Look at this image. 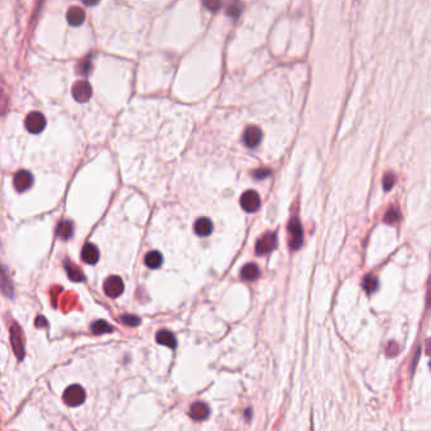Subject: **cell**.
<instances>
[{"label": "cell", "mask_w": 431, "mask_h": 431, "mask_svg": "<svg viewBox=\"0 0 431 431\" xmlns=\"http://www.w3.org/2000/svg\"><path fill=\"white\" fill-rule=\"evenodd\" d=\"M85 398H86L85 389L81 386H78V384L69 386L63 392V402L67 406H71V407H77V406L84 404Z\"/></svg>", "instance_id": "cell-1"}, {"label": "cell", "mask_w": 431, "mask_h": 431, "mask_svg": "<svg viewBox=\"0 0 431 431\" xmlns=\"http://www.w3.org/2000/svg\"><path fill=\"white\" fill-rule=\"evenodd\" d=\"M91 95H93V89L87 81H76L75 85L72 86V96L76 101L87 102L91 99Z\"/></svg>", "instance_id": "cell-2"}, {"label": "cell", "mask_w": 431, "mask_h": 431, "mask_svg": "<svg viewBox=\"0 0 431 431\" xmlns=\"http://www.w3.org/2000/svg\"><path fill=\"white\" fill-rule=\"evenodd\" d=\"M124 291V282L119 276H111L104 283V292L111 299H117Z\"/></svg>", "instance_id": "cell-3"}, {"label": "cell", "mask_w": 431, "mask_h": 431, "mask_svg": "<svg viewBox=\"0 0 431 431\" xmlns=\"http://www.w3.org/2000/svg\"><path fill=\"white\" fill-rule=\"evenodd\" d=\"M288 231H290V247L292 251H296L303 244V228L300 224L299 219L294 218L288 224Z\"/></svg>", "instance_id": "cell-4"}, {"label": "cell", "mask_w": 431, "mask_h": 431, "mask_svg": "<svg viewBox=\"0 0 431 431\" xmlns=\"http://www.w3.org/2000/svg\"><path fill=\"white\" fill-rule=\"evenodd\" d=\"M46 127V118L42 113L38 111H32L25 119V128L28 132L38 134L45 129Z\"/></svg>", "instance_id": "cell-5"}, {"label": "cell", "mask_w": 431, "mask_h": 431, "mask_svg": "<svg viewBox=\"0 0 431 431\" xmlns=\"http://www.w3.org/2000/svg\"><path fill=\"white\" fill-rule=\"evenodd\" d=\"M277 246V237L275 233H267L259 238L255 244V253L258 255H264L272 252Z\"/></svg>", "instance_id": "cell-6"}, {"label": "cell", "mask_w": 431, "mask_h": 431, "mask_svg": "<svg viewBox=\"0 0 431 431\" xmlns=\"http://www.w3.org/2000/svg\"><path fill=\"white\" fill-rule=\"evenodd\" d=\"M240 205L248 213H254L257 211L259 205H261V198L254 190H248L242 195L240 198Z\"/></svg>", "instance_id": "cell-7"}, {"label": "cell", "mask_w": 431, "mask_h": 431, "mask_svg": "<svg viewBox=\"0 0 431 431\" xmlns=\"http://www.w3.org/2000/svg\"><path fill=\"white\" fill-rule=\"evenodd\" d=\"M10 341H12L15 355L18 356L19 360H22L24 356L23 335H22L21 328L17 324H13L12 327H10Z\"/></svg>", "instance_id": "cell-8"}, {"label": "cell", "mask_w": 431, "mask_h": 431, "mask_svg": "<svg viewBox=\"0 0 431 431\" xmlns=\"http://www.w3.org/2000/svg\"><path fill=\"white\" fill-rule=\"evenodd\" d=\"M33 185V176L29 171L22 170L14 176V187L18 192L27 191Z\"/></svg>", "instance_id": "cell-9"}, {"label": "cell", "mask_w": 431, "mask_h": 431, "mask_svg": "<svg viewBox=\"0 0 431 431\" xmlns=\"http://www.w3.org/2000/svg\"><path fill=\"white\" fill-rule=\"evenodd\" d=\"M99 257H100V253L98 247L94 246L93 243H87V244H85V247L82 248V252H81V258H82V261H84L85 263L87 264L98 263Z\"/></svg>", "instance_id": "cell-10"}, {"label": "cell", "mask_w": 431, "mask_h": 431, "mask_svg": "<svg viewBox=\"0 0 431 431\" xmlns=\"http://www.w3.org/2000/svg\"><path fill=\"white\" fill-rule=\"evenodd\" d=\"M262 141V132L261 129L255 126H251L246 129V133H244V142L248 147L254 148L257 147L258 144L261 143Z\"/></svg>", "instance_id": "cell-11"}, {"label": "cell", "mask_w": 431, "mask_h": 431, "mask_svg": "<svg viewBox=\"0 0 431 431\" xmlns=\"http://www.w3.org/2000/svg\"><path fill=\"white\" fill-rule=\"evenodd\" d=\"M66 18L67 22H69L71 25H74V27H78V25H81V24L85 22L86 14H85L84 10L81 9V8H78V6H72V8H70L69 9V12H67Z\"/></svg>", "instance_id": "cell-12"}, {"label": "cell", "mask_w": 431, "mask_h": 431, "mask_svg": "<svg viewBox=\"0 0 431 431\" xmlns=\"http://www.w3.org/2000/svg\"><path fill=\"white\" fill-rule=\"evenodd\" d=\"M209 407L204 402H195L194 405L190 408V416L194 420H198V421H203V420H206L209 416Z\"/></svg>", "instance_id": "cell-13"}, {"label": "cell", "mask_w": 431, "mask_h": 431, "mask_svg": "<svg viewBox=\"0 0 431 431\" xmlns=\"http://www.w3.org/2000/svg\"><path fill=\"white\" fill-rule=\"evenodd\" d=\"M213 223L207 218H200L195 223V233L200 237H207L213 231Z\"/></svg>", "instance_id": "cell-14"}, {"label": "cell", "mask_w": 431, "mask_h": 431, "mask_svg": "<svg viewBox=\"0 0 431 431\" xmlns=\"http://www.w3.org/2000/svg\"><path fill=\"white\" fill-rule=\"evenodd\" d=\"M156 340L157 343H159V344L162 345H166V347L171 348V349H175L177 345L176 338H175L174 334L171 331H168V330H161V331L157 332Z\"/></svg>", "instance_id": "cell-15"}, {"label": "cell", "mask_w": 431, "mask_h": 431, "mask_svg": "<svg viewBox=\"0 0 431 431\" xmlns=\"http://www.w3.org/2000/svg\"><path fill=\"white\" fill-rule=\"evenodd\" d=\"M162 262H163V257H162L161 253L157 251L150 252V253L146 255V258H144V263H146V266L150 267V268H152V270L159 268L162 264Z\"/></svg>", "instance_id": "cell-16"}, {"label": "cell", "mask_w": 431, "mask_h": 431, "mask_svg": "<svg viewBox=\"0 0 431 431\" xmlns=\"http://www.w3.org/2000/svg\"><path fill=\"white\" fill-rule=\"evenodd\" d=\"M240 276H242V279H246V281H254V279H257L258 277H259V270H258L257 264L254 263L246 264V266L243 267Z\"/></svg>", "instance_id": "cell-17"}, {"label": "cell", "mask_w": 431, "mask_h": 431, "mask_svg": "<svg viewBox=\"0 0 431 431\" xmlns=\"http://www.w3.org/2000/svg\"><path fill=\"white\" fill-rule=\"evenodd\" d=\"M74 234V225L71 222H61L57 228V235L63 240H67Z\"/></svg>", "instance_id": "cell-18"}, {"label": "cell", "mask_w": 431, "mask_h": 431, "mask_svg": "<svg viewBox=\"0 0 431 431\" xmlns=\"http://www.w3.org/2000/svg\"><path fill=\"white\" fill-rule=\"evenodd\" d=\"M91 331L95 334V335H101V334H106V332L114 331V328L111 325H109L106 321L104 320H98L95 323H93L91 325Z\"/></svg>", "instance_id": "cell-19"}, {"label": "cell", "mask_w": 431, "mask_h": 431, "mask_svg": "<svg viewBox=\"0 0 431 431\" xmlns=\"http://www.w3.org/2000/svg\"><path fill=\"white\" fill-rule=\"evenodd\" d=\"M363 287L364 290L368 292V294H372V292H375L376 290L378 288V279L376 276L373 275H368L365 276L364 281H363Z\"/></svg>", "instance_id": "cell-20"}, {"label": "cell", "mask_w": 431, "mask_h": 431, "mask_svg": "<svg viewBox=\"0 0 431 431\" xmlns=\"http://www.w3.org/2000/svg\"><path fill=\"white\" fill-rule=\"evenodd\" d=\"M66 271H67V275H69L70 279H72V281L81 282L85 279L84 275H82V273H81V271L78 270L77 267L74 266V264L66 263Z\"/></svg>", "instance_id": "cell-21"}, {"label": "cell", "mask_w": 431, "mask_h": 431, "mask_svg": "<svg viewBox=\"0 0 431 431\" xmlns=\"http://www.w3.org/2000/svg\"><path fill=\"white\" fill-rule=\"evenodd\" d=\"M120 321L127 325V327H138L141 324V319L135 316V315H123L120 316Z\"/></svg>", "instance_id": "cell-22"}, {"label": "cell", "mask_w": 431, "mask_h": 431, "mask_svg": "<svg viewBox=\"0 0 431 431\" xmlns=\"http://www.w3.org/2000/svg\"><path fill=\"white\" fill-rule=\"evenodd\" d=\"M398 219H400V214H398L397 210L392 207V209H389L387 211L386 216H384V222L388 223V224H393V223L397 222Z\"/></svg>", "instance_id": "cell-23"}, {"label": "cell", "mask_w": 431, "mask_h": 431, "mask_svg": "<svg viewBox=\"0 0 431 431\" xmlns=\"http://www.w3.org/2000/svg\"><path fill=\"white\" fill-rule=\"evenodd\" d=\"M395 181H396V177L393 176L392 174H387L384 176V180H383V185H384V190H389L395 185Z\"/></svg>", "instance_id": "cell-24"}, {"label": "cell", "mask_w": 431, "mask_h": 431, "mask_svg": "<svg viewBox=\"0 0 431 431\" xmlns=\"http://www.w3.org/2000/svg\"><path fill=\"white\" fill-rule=\"evenodd\" d=\"M271 175V171L270 170H267V168H259V170H255L254 172H253V176L255 177V178H264V177H267V176H270Z\"/></svg>", "instance_id": "cell-25"}, {"label": "cell", "mask_w": 431, "mask_h": 431, "mask_svg": "<svg viewBox=\"0 0 431 431\" xmlns=\"http://www.w3.org/2000/svg\"><path fill=\"white\" fill-rule=\"evenodd\" d=\"M204 5L207 6L210 10L216 12V10H219V8L222 6V3H220V1H215V0H209V1H204Z\"/></svg>", "instance_id": "cell-26"}, {"label": "cell", "mask_w": 431, "mask_h": 431, "mask_svg": "<svg viewBox=\"0 0 431 431\" xmlns=\"http://www.w3.org/2000/svg\"><path fill=\"white\" fill-rule=\"evenodd\" d=\"M240 6L242 5L238 3L233 4V6H230V8L228 9V14L233 15V17H237V15H239L240 14Z\"/></svg>", "instance_id": "cell-27"}]
</instances>
